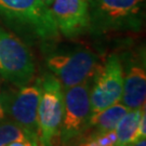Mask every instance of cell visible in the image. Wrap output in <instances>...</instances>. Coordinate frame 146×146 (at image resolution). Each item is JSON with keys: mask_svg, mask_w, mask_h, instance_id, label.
<instances>
[{"mask_svg": "<svg viewBox=\"0 0 146 146\" xmlns=\"http://www.w3.org/2000/svg\"><path fill=\"white\" fill-rule=\"evenodd\" d=\"M90 82L91 81H87L63 89L64 115L61 127L60 145L82 137L89 131L90 118L92 116Z\"/></svg>", "mask_w": 146, "mask_h": 146, "instance_id": "3957f363", "label": "cell"}, {"mask_svg": "<svg viewBox=\"0 0 146 146\" xmlns=\"http://www.w3.org/2000/svg\"><path fill=\"white\" fill-rule=\"evenodd\" d=\"M84 137H86V135L82 136V137H79V139H76V140H74V141L69 142V143H66V144L60 145V146H80V144H81V142L84 141Z\"/></svg>", "mask_w": 146, "mask_h": 146, "instance_id": "d6986e66", "label": "cell"}, {"mask_svg": "<svg viewBox=\"0 0 146 146\" xmlns=\"http://www.w3.org/2000/svg\"><path fill=\"white\" fill-rule=\"evenodd\" d=\"M145 108L129 110L115 128L117 142L115 146H131L137 141V127Z\"/></svg>", "mask_w": 146, "mask_h": 146, "instance_id": "7c38bea8", "label": "cell"}, {"mask_svg": "<svg viewBox=\"0 0 146 146\" xmlns=\"http://www.w3.org/2000/svg\"><path fill=\"white\" fill-rule=\"evenodd\" d=\"M128 110L129 108L127 106L121 102H118L96 114H93L90 118V128L87 135L95 136L115 130L117 123Z\"/></svg>", "mask_w": 146, "mask_h": 146, "instance_id": "30bf717a", "label": "cell"}, {"mask_svg": "<svg viewBox=\"0 0 146 146\" xmlns=\"http://www.w3.org/2000/svg\"><path fill=\"white\" fill-rule=\"evenodd\" d=\"M42 2L44 3V5H52V2H53V0H41Z\"/></svg>", "mask_w": 146, "mask_h": 146, "instance_id": "44dd1931", "label": "cell"}, {"mask_svg": "<svg viewBox=\"0 0 146 146\" xmlns=\"http://www.w3.org/2000/svg\"><path fill=\"white\" fill-rule=\"evenodd\" d=\"M63 115L62 84L54 75H46L41 79V96L37 117L39 146L60 145Z\"/></svg>", "mask_w": 146, "mask_h": 146, "instance_id": "6da1fadb", "label": "cell"}, {"mask_svg": "<svg viewBox=\"0 0 146 146\" xmlns=\"http://www.w3.org/2000/svg\"><path fill=\"white\" fill-rule=\"evenodd\" d=\"M5 119H7V113H5V104L2 100V89L0 88V122H2Z\"/></svg>", "mask_w": 146, "mask_h": 146, "instance_id": "e0dca14e", "label": "cell"}, {"mask_svg": "<svg viewBox=\"0 0 146 146\" xmlns=\"http://www.w3.org/2000/svg\"><path fill=\"white\" fill-rule=\"evenodd\" d=\"M17 140H34L39 143L36 136L31 135L13 120L7 118L0 122V146H5L11 142Z\"/></svg>", "mask_w": 146, "mask_h": 146, "instance_id": "4fadbf2b", "label": "cell"}, {"mask_svg": "<svg viewBox=\"0 0 146 146\" xmlns=\"http://www.w3.org/2000/svg\"><path fill=\"white\" fill-rule=\"evenodd\" d=\"M5 146H39V143L34 140H17L11 142Z\"/></svg>", "mask_w": 146, "mask_h": 146, "instance_id": "2e32d148", "label": "cell"}, {"mask_svg": "<svg viewBox=\"0 0 146 146\" xmlns=\"http://www.w3.org/2000/svg\"><path fill=\"white\" fill-rule=\"evenodd\" d=\"M50 10L58 29L65 37L78 36L89 26V0H53Z\"/></svg>", "mask_w": 146, "mask_h": 146, "instance_id": "ba28073f", "label": "cell"}, {"mask_svg": "<svg viewBox=\"0 0 146 146\" xmlns=\"http://www.w3.org/2000/svg\"><path fill=\"white\" fill-rule=\"evenodd\" d=\"M146 136V115L145 110L142 113V116L139 121V127H137V141L141 139H145Z\"/></svg>", "mask_w": 146, "mask_h": 146, "instance_id": "9a60e30c", "label": "cell"}, {"mask_svg": "<svg viewBox=\"0 0 146 146\" xmlns=\"http://www.w3.org/2000/svg\"><path fill=\"white\" fill-rule=\"evenodd\" d=\"M47 65L63 89L92 81L102 66L99 55L87 49L53 54L47 58Z\"/></svg>", "mask_w": 146, "mask_h": 146, "instance_id": "277c9868", "label": "cell"}, {"mask_svg": "<svg viewBox=\"0 0 146 146\" xmlns=\"http://www.w3.org/2000/svg\"><path fill=\"white\" fill-rule=\"evenodd\" d=\"M35 72V61L26 44L0 27V76L21 88L31 84Z\"/></svg>", "mask_w": 146, "mask_h": 146, "instance_id": "7a4b0ae2", "label": "cell"}, {"mask_svg": "<svg viewBox=\"0 0 146 146\" xmlns=\"http://www.w3.org/2000/svg\"><path fill=\"white\" fill-rule=\"evenodd\" d=\"M90 89L92 115L120 102L123 86V67L119 58L113 54L102 64Z\"/></svg>", "mask_w": 146, "mask_h": 146, "instance_id": "52a82bcc", "label": "cell"}, {"mask_svg": "<svg viewBox=\"0 0 146 146\" xmlns=\"http://www.w3.org/2000/svg\"><path fill=\"white\" fill-rule=\"evenodd\" d=\"M131 146H146L145 139H141V140H139V141L134 142Z\"/></svg>", "mask_w": 146, "mask_h": 146, "instance_id": "ffe728a7", "label": "cell"}, {"mask_svg": "<svg viewBox=\"0 0 146 146\" xmlns=\"http://www.w3.org/2000/svg\"><path fill=\"white\" fill-rule=\"evenodd\" d=\"M100 11L113 22L122 21L136 15L144 0H96Z\"/></svg>", "mask_w": 146, "mask_h": 146, "instance_id": "8fae6325", "label": "cell"}, {"mask_svg": "<svg viewBox=\"0 0 146 146\" xmlns=\"http://www.w3.org/2000/svg\"><path fill=\"white\" fill-rule=\"evenodd\" d=\"M0 15L29 27L43 39L58 36L51 10L41 0H0Z\"/></svg>", "mask_w": 146, "mask_h": 146, "instance_id": "5b68a950", "label": "cell"}, {"mask_svg": "<svg viewBox=\"0 0 146 146\" xmlns=\"http://www.w3.org/2000/svg\"><path fill=\"white\" fill-rule=\"evenodd\" d=\"M146 73L139 64L130 65L123 74V86L120 102L129 110L145 108Z\"/></svg>", "mask_w": 146, "mask_h": 146, "instance_id": "9c48e42d", "label": "cell"}, {"mask_svg": "<svg viewBox=\"0 0 146 146\" xmlns=\"http://www.w3.org/2000/svg\"><path fill=\"white\" fill-rule=\"evenodd\" d=\"M91 137H93L100 146H115L117 142V135H116L115 130L106 132L103 134H99V135L91 136Z\"/></svg>", "mask_w": 146, "mask_h": 146, "instance_id": "5bb4252c", "label": "cell"}, {"mask_svg": "<svg viewBox=\"0 0 146 146\" xmlns=\"http://www.w3.org/2000/svg\"><path fill=\"white\" fill-rule=\"evenodd\" d=\"M41 96V79L17 90H2L7 117L38 139V106Z\"/></svg>", "mask_w": 146, "mask_h": 146, "instance_id": "8992f818", "label": "cell"}, {"mask_svg": "<svg viewBox=\"0 0 146 146\" xmlns=\"http://www.w3.org/2000/svg\"><path fill=\"white\" fill-rule=\"evenodd\" d=\"M80 146H100L98 144V142L94 140L93 137L89 135H86V137L84 139V141L81 142Z\"/></svg>", "mask_w": 146, "mask_h": 146, "instance_id": "ac0fdd59", "label": "cell"}]
</instances>
